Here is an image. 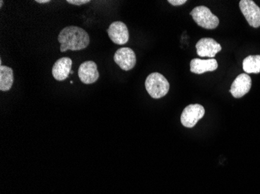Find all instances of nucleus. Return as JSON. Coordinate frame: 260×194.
<instances>
[{
    "label": "nucleus",
    "mask_w": 260,
    "mask_h": 194,
    "mask_svg": "<svg viewBox=\"0 0 260 194\" xmlns=\"http://www.w3.org/2000/svg\"><path fill=\"white\" fill-rule=\"evenodd\" d=\"M252 87V80L248 74H241L232 83L230 92L235 98H241L249 93Z\"/></svg>",
    "instance_id": "obj_10"
},
{
    "label": "nucleus",
    "mask_w": 260,
    "mask_h": 194,
    "mask_svg": "<svg viewBox=\"0 0 260 194\" xmlns=\"http://www.w3.org/2000/svg\"><path fill=\"white\" fill-rule=\"evenodd\" d=\"M145 87L152 98L160 99L168 94L170 85L163 75L158 72H153L147 76Z\"/></svg>",
    "instance_id": "obj_2"
},
{
    "label": "nucleus",
    "mask_w": 260,
    "mask_h": 194,
    "mask_svg": "<svg viewBox=\"0 0 260 194\" xmlns=\"http://www.w3.org/2000/svg\"><path fill=\"white\" fill-rule=\"evenodd\" d=\"M73 62L71 58L63 57L57 60L52 67V75L57 81H64L67 80L71 72Z\"/></svg>",
    "instance_id": "obj_11"
},
{
    "label": "nucleus",
    "mask_w": 260,
    "mask_h": 194,
    "mask_svg": "<svg viewBox=\"0 0 260 194\" xmlns=\"http://www.w3.org/2000/svg\"><path fill=\"white\" fill-rule=\"evenodd\" d=\"M68 4H73V5H84V4H88L90 3V0H67Z\"/></svg>",
    "instance_id": "obj_15"
},
{
    "label": "nucleus",
    "mask_w": 260,
    "mask_h": 194,
    "mask_svg": "<svg viewBox=\"0 0 260 194\" xmlns=\"http://www.w3.org/2000/svg\"><path fill=\"white\" fill-rule=\"evenodd\" d=\"M168 3L172 4V6H181L187 3L186 0H169Z\"/></svg>",
    "instance_id": "obj_16"
},
{
    "label": "nucleus",
    "mask_w": 260,
    "mask_h": 194,
    "mask_svg": "<svg viewBox=\"0 0 260 194\" xmlns=\"http://www.w3.org/2000/svg\"><path fill=\"white\" fill-rule=\"evenodd\" d=\"M61 52L68 50L80 51L85 49L90 44L88 33L81 27L69 26L61 30L58 36Z\"/></svg>",
    "instance_id": "obj_1"
},
{
    "label": "nucleus",
    "mask_w": 260,
    "mask_h": 194,
    "mask_svg": "<svg viewBox=\"0 0 260 194\" xmlns=\"http://www.w3.org/2000/svg\"><path fill=\"white\" fill-rule=\"evenodd\" d=\"M35 2L42 4H48V3H50V0H36Z\"/></svg>",
    "instance_id": "obj_17"
},
{
    "label": "nucleus",
    "mask_w": 260,
    "mask_h": 194,
    "mask_svg": "<svg viewBox=\"0 0 260 194\" xmlns=\"http://www.w3.org/2000/svg\"><path fill=\"white\" fill-rule=\"evenodd\" d=\"M205 114V109L200 104H190L184 109L181 115V122L185 128H192Z\"/></svg>",
    "instance_id": "obj_4"
},
{
    "label": "nucleus",
    "mask_w": 260,
    "mask_h": 194,
    "mask_svg": "<svg viewBox=\"0 0 260 194\" xmlns=\"http://www.w3.org/2000/svg\"><path fill=\"white\" fill-rule=\"evenodd\" d=\"M242 68L246 73L260 72V55H249L244 59Z\"/></svg>",
    "instance_id": "obj_14"
},
{
    "label": "nucleus",
    "mask_w": 260,
    "mask_h": 194,
    "mask_svg": "<svg viewBox=\"0 0 260 194\" xmlns=\"http://www.w3.org/2000/svg\"><path fill=\"white\" fill-rule=\"evenodd\" d=\"M194 21L203 28L214 30L218 27V17L212 14L210 9L204 6L196 7L190 13Z\"/></svg>",
    "instance_id": "obj_3"
},
{
    "label": "nucleus",
    "mask_w": 260,
    "mask_h": 194,
    "mask_svg": "<svg viewBox=\"0 0 260 194\" xmlns=\"http://www.w3.org/2000/svg\"><path fill=\"white\" fill-rule=\"evenodd\" d=\"M14 71L6 65L0 66V90L9 91L14 84Z\"/></svg>",
    "instance_id": "obj_13"
},
{
    "label": "nucleus",
    "mask_w": 260,
    "mask_h": 194,
    "mask_svg": "<svg viewBox=\"0 0 260 194\" xmlns=\"http://www.w3.org/2000/svg\"><path fill=\"white\" fill-rule=\"evenodd\" d=\"M107 32L109 38L116 45H125L129 39L128 27L123 22L115 21L111 23Z\"/></svg>",
    "instance_id": "obj_7"
},
{
    "label": "nucleus",
    "mask_w": 260,
    "mask_h": 194,
    "mask_svg": "<svg viewBox=\"0 0 260 194\" xmlns=\"http://www.w3.org/2000/svg\"><path fill=\"white\" fill-rule=\"evenodd\" d=\"M218 68L217 60L214 58L203 60L200 58H194L190 62V71L192 73H205L207 71H214Z\"/></svg>",
    "instance_id": "obj_12"
},
{
    "label": "nucleus",
    "mask_w": 260,
    "mask_h": 194,
    "mask_svg": "<svg viewBox=\"0 0 260 194\" xmlns=\"http://www.w3.org/2000/svg\"><path fill=\"white\" fill-rule=\"evenodd\" d=\"M114 61L123 71H129L135 67L137 57L129 48H121L114 55Z\"/></svg>",
    "instance_id": "obj_6"
},
{
    "label": "nucleus",
    "mask_w": 260,
    "mask_h": 194,
    "mask_svg": "<svg viewBox=\"0 0 260 194\" xmlns=\"http://www.w3.org/2000/svg\"><path fill=\"white\" fill-rule=\"evenodd\" d=\"M3 4H4V1L1 0V1H0V7H2Z\"/></svg>",
    "instance_id": "obj_18"
},
{
    "label": "nucleus",
    "mask_w": 260,
    "mask_h": 194,
    "mask_svg": "<svg viewBox=\"0 0 260 194\" xmlns=\"http://www.w3.org/2000/svg\"><path fill=\"white\" fill-rule=\"evenodd\" d=\"M78 75L80 81L84 84H93L99 79V72L95 62L87 61L80 65Z\"/></svg>",
    "instance_id": "obj_8"
},
{
    "label": "nucleus",
    "mask_w": 260,
    "mask_h": 194,
    "mask_svg": "<svg viewBox=\"0 0 260 194\" xmlns=\"http://www.w3.org/2000/svg\"><path fill=\"white\" fill-rule=\"evenodd\" d=\"M241 11L251 27H260V8L252 0H242L239 3Z\"/></svg>",
    "instance_id": "obj_5"
},
{
    "label": "nucleus",
    "mask_w": 260,
    "mask_h": 194,
    "mask_svg": "<svg viewBox=\"0 0 260 194\" xmlns=\"http://www.w3.org/2000/svg\"><path fill=\"white\" fill-rule=\"evenodd\" d=\"M197 55L200 57L214 58L221 51V46L215 40L212 38L200 39L196 45Z\"/></svg>",
    "instance_id": "obj_9"
}]
</instances>
